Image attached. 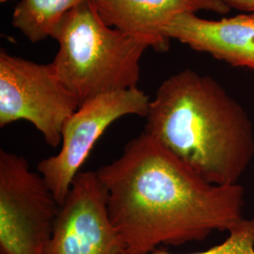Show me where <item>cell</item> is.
I'll return each mask as SVG.
<instances>
[{"label":"cell","instance_id":"obj_8","mask_svg":"<svg viewBox=\"0 0 254 254\" xmlns=\"http://www.w3.org/2000/svg\"><path fill=\"white\" fill-rule=\"evenodd\" d=\"M163 34L234 67L254 71V12L220 20L183 13L164 27Z\"/></svg>","mask_w":254,"mask_h":254},{"label":"cell","instance_id":"obj_4","mask_svg":"<svg viewBox=\"0 0 254 254\" xmlns=\"http://www.w3.org/2000/svg\"><path fill=\"white\" fill-rule=\"evenodd\" d=\"M79 102L57 73L53 64H39L0 52V127L29 122L57 148L67 120Z\"/></svg>","mask_w":254,"mask_h":254},{"label":"cell","instance_id":"obj_5","mask_svg":"<svg viewBox=\"0 0 254 254\" xmlns=\"http://www.w3.org/2000/svg\"><path fill=\"white\" fill-rule=\"evenodd\" d=\"M60 208L25 157L0 151V254H46Z\"/></svg>","mask_w":254,"mask_h":254},{"label":"cell","instance_id":"obj_7","mask_svg":"<svg viewBox=\"0 0 254 254\" xmlns=\"http://www.w3.org/2000/svg\"><path fill=\"white\" fill-rule=\"evenodd\" d=\"M46 254H125L97 172H80L61 205Z\"/></svg>","mask_w":254,"mask_h":254},{"label":"cell","instance_id":"obj_2","mask_svg":"<svg viewBox=\"0 0 254 254\" xmlns=\"http://www.w3.org/2000/svg\"><path fill=\"white\" fill-rule=\"evenodd\" d=\"M143 133L205 181L237 185L254 157L245 109L212 76L185 69L151 100Z\"/></svg>","mask_w":254,"mask_h":254},{"label":"cell","instance_id":"obj_6","mask_svg":"<svg viewBox=\"0 0 254 254\" xmlns=\"http://www.w3.org/2000/svg\"><path fill=\"white\" fill-rule=\"evenodd\" d=\"M151 99L138 88L101 94L80 105L64 125L61 150L37 170L62 205L82 165L105 131L128 115L145 118Z\"/></svg>","mask_w":254,"mask_h":254},{"label":"cell","instance_id":"obj_12","mask_svg":"<svg viewBox=\"0 0 254 254\" xmlns=\"http://www.w3.org/2000/svg\"><path fill=\"white\" fill-rule=\"evenodd\" d=\"M230 9H239L248 12H254V0H220Z\"/></svg>","mask_w":254,"mask_h":254},{"label":"cell","instance_id":"obj_1","mask_svg":"<svg viewBox=\"0 0 254 254\" xmlns=\"http://www.w3.org/2000/svg\"><path fill=\"white\" fill-rule=\"evenodd\" d=\"M96 172L125 254L202 241L244 218L245 190L239 184L205 181L143 132Z\"/></svg>","mask_w":254,"mask_h":254},{"label":"cell","instance_id":"obj_3","mask_svg":"<svg viewBox=\"0 0 254 254\" xmlns=\"http://www.w3.org/2000/svg\"><path fill=\"white\" fill-rule=\"evenodd\" d=\"M51 38L60 45L52 64L79 105L101 94L137 88L140 60L151 47L142 39L109 27L91 0L66 13Z\"/></svg>","mask_w":254,"mask_h":254},{"label":"cell","instance_id":"obj_9","mask_svg":"<svg viewBox=\"0 0 254 254\" xmlns=\"http://www.w3.org/2000/svg\"><path fill=\"white\" fill-rule=\"evenodd\" d=\"M104 22L148 42L157 52L169 50L163 29L183 13L200 10L226 14L230 8L220 0H91Z\"/></svg>","mask_w":254,"mask_h":254},{"label":"cell","instance_id":"obj_10","mask_svg":"<svg viewBox=\"0 0 254 254\" xmlns=\"http://www.w3.org/2000/svg\"><path fill=\"white\" fill-rule=\"evenodd\" d=\"M84 0H21L12 13V26L38 43L51 37L64 15Z\"/></svg>","mask_w":254,"mask_h":254},{"label":"cell","instance_id":"obj_11","mask_svg":"<svg viewBox=\"0 0 254 254\" xmlns=\"http://www.w3.org/2000/svg\"><path fill=\"white\" fill-rule=\"evenodd\" d=\"M220 244L197 253L185 254H254V218H243ZM147 254H174L156 249Z\"/></svg>","mask_w":254,"mask_h":254}]
</instances>
